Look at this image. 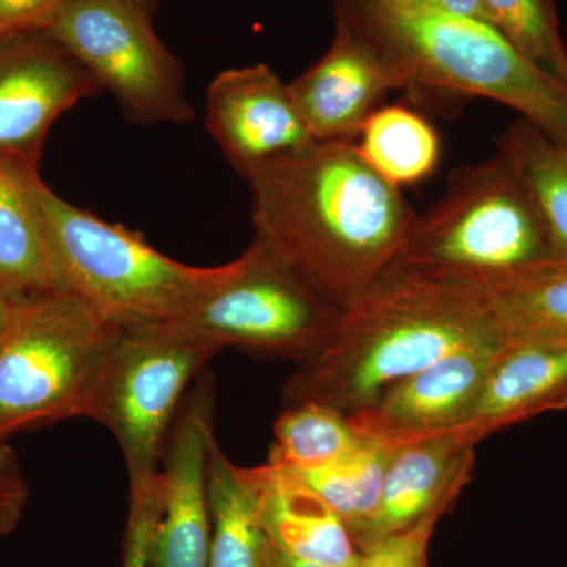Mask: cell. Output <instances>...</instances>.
<instances>
[{"mask_svg": "<svg viewBox=\"0 0 567 567\" xmlns=\"http://www.w3.org/2000/svg\"><path fill=\"white\" fill-rule=\"evenodd\" d=\"M246 181L256 240L341 311L390 268L417 218L353 141H316Z\"/></svg>", "mask_w": 567, "mask_h": 567, "instance_id": "6da1fadb", "label": "cell"}, {"mask_svg": "<svg viewBox=\"0 0 567 567\" xmlns=\"http://www.w3.org/2000/svg\"><path fill=\"white\" fill-rule=\"evenodd\" d=\"M503 333L472 284L390 267L284 385L287 405L350 416L445 354Z\"/></svg>", "mask_w": 567, "mask_h": 567, "instance_id": "7a4b0ae2", "label": "cell"}, {"mask_svg": "<svg viewBox=\"0 0 567 567\" xmlns=\"http://www.w3.org/2000/svg\"><path fill=\"white\" fill-rule=\"evenodd\" d=\"M352 29L410 85L483 96L567 142V84L525 59L494 25L409 0H334Z\"/></svg>", "mask_w": 567, "mask_h": 567, "instance_id": "3957f363", "label": "cell"}, {"mask_svg": "<svg viewBox=\"0 0 567 567\" xmlns=\"http://www.w3.org/2000/svg\"><path fill=\"white\" fill-rule=\"evenodd\" d=\"M54 289L78 295L121 324H162L189 315L233 270L192 267L141 234L74 207L39 183Z\"/></svg>", "mask_w": 567, "mask_h": 567, "instance_id": "277c9868", "label": "cell"}, {"mask_svg": "<svg viewBox=\"0 0 567 567\" xmlns=\"http://www.w3.org/2000/svg\"><path fill=\"white\" fill-rule=\"evenodd\" d=\"M121 327L65 290L22 301L0 338V432L87 417Z\"/></svg>", "mask_w": 567, "mask_h": 567, "instance_id": "5b68a950", "label": "cell"}, {"mask_svg": "<svg viewBox=\"0 0 567 567\" xmlns=\"http://www.w3.org/2000/svg\"><path fill=\"white\" fill-rule=\"evenodd\" d=\"M554 257L532 196L498 153L451 175L445 194L417 215L390 267L470 278Z\"/></svg>", "mask_w": 567, "mask_h": 567, "instance_id": "8992f818", "label": "cell"}, {"mask_svg": "<svg viewBox=\"0 0 567 567\" xmlns=\"http://www.w3.org/2000/svg\"><path fill=\"white\" fill-rule=\"evenodd\" d=\"M341 315L254 238L221 286L174 322L173 333L219 352L234 347L260 358L306 360Z\"/></svg>", "mask_w": 567, "mask_h": 567, "instance_id": "52a82bcc", "label": "cell"}, {"mask_svg": "<svg viewBox=\"0 0 567 567\" xmlns=\"http://www.w3.org/2000/svg\"><path fill=\"white\" fill-rule=\"evenodd\" d=\"M216 353L163 324H122L87 417L117 440L130 488L158 475L156 466L182 395Z\"/></svg>", "mask_w": 567, "mask_h": 567, "instance_id": "ba28073f", "label": "cell"}, {"mask_svg": "<svg viewBox=\"0 0 567 567\" xmlns=\"http://www.w3.org/2000/svg\"><path fill=\"white\" fill-rule=\"evenodd\" d=\"M47 31L115 96L128 121H193L181 62L156 35L147 10L128 0H69Z\"/></svg>", "mask_w": 567, "mask_h": 567, "instance_id": "9c48e42d", "label": "cell"}, {"mask_svg": "<svg viewBox=\"0 0 567 567\" xmlns=\"http://www.w3.org/2000/svg\"><path fill=\"white\" fill-rule=\"evenodd\" d=\"M100 92L47 29L0 35V155L39 162L52 123Z\"/></svg>", "mask_w": 567, "mask_h": 567, "instance_id": "30bf717a", "label": "cell"}, {"mask_svg": "<svg viewBox=\"0 0 567 567\" xmlns=\"http://www.w3.org/2000/svg\"><path fill=\"white\" fill-rule=\"evenodd\" d=\"M502 341L499 333L445 354L395 383L350 420L361 434L395 446L458 431L475 410Z\"/></svg>", "mask_w": 567, "mask_h": 567, "instance_id": "8fae6325", "label": "cell"}, {"mask_svg": "<svg viewBox=\"0 0 567 567\" xmlns=\"http://www.w3.org/2000/svg\"><path fill=\"white\" fill-rule=\"evenodd\" d=\"M205 126L244 178L256 167L316 142L289 85L265 63L226 70L212 81Z\"/></svg>", "mask_w": 567, "mask_h": 567, "instance_id": "7c38bea8", "label": "cell"}, {"mask_svg": "<svg viewBox=\"0 0 567 567\" xmlns=\"http://www.w3.org/2000/svg\"><path fill=\"white\" fill-rule=\"evenodd\" d=\"M210 380L194 390L167 440L163 513L151 567H208V458L215 443Z\"/></svg>", "mask_w": 567, "mask_h": 567, "instance_id": "4fadbf2b", "label": "cell"}, {"mask_svg": "<svg viewBox=\"0 0 567 567\" xmlns=\"http://www.w3.org/2000/svg\"><path fill=\"white\" fill-rule=\"evenodd\" d=\"M287 85L316 141H353L388 93L405 82L368 41L336 22L328 51Z\"/></svg>", "mask_w": 567, "mask_h": 567, "instance_id": "5bb4252c", "label": "cell"}, {"mask_svg": "<svg viewBox=\"0 0 567 567\" xmlns=\"http://www.w3.org/2000/svg\"><path fill=\"white\" fill-rule=\"evenodd\" d=\"M567 409V336L503 333L475 410L454 434L473 445L495 432Z\"/></svg>", "mask_w": 567, "mask_h": 567, "instance_id": "9a60e30c", "label": "cell"}, {"mask_svg": "<svg viewBox=\"0 0 567 567\" xmlns=\"http://www.w3.org/2000/svg\"><path fill=\"white\" fill-rule=\"evenodd\" d=\"M475 447L454 432L399 446L388 465L374 516L358 537V548L364 551L432 514H446L472 476Z\"/></svg>", "mask_w": 567, "mask_h": 567, "instance_id": "2e32d148", "label": "cell"}, {"mask_svg": "<svg viewBox=\"0 0 567 567\" xmlns=\"http://www.w3.org/2000/svg\"><path fill=\"white\" fill-rule=\"evenodd\" d=\"M254 473L260 517L279 554L328 566L361 561L350 529L300 476L268 464L254 466Z\"/></svg>", "mask_w": 567, "mask_h": 567, "instance_id": "e0dca14e", "label": "cell"}, {"mask_svg": "<svg viewBox=\"0 0 567 567\" xmlns=\"http://www.w3.org/2000/svg\"><path fill=\"white\" fill-rule=\"evenodd\" d=\"M39 162L0 155V282L20 300L54 290Z\"/></svg>", "mask_w": 567, "mask_h": 567, "instance_id": "ac0fdd59", "label": "cell"}, {"mask_svg": "<svg viewBox=\"0 0 567 567\" xmlns=\"http://www.w3.org/2000/svg\"><path fill=\"white\" fill-rule=\"evenodd\" d=\"M207 491L208 567H276L278 550L260 517V492L254 466L235 465L218 443H213Z\"/></svg>", "mask_w": 567, "mask_h": 567, "instance_id": "d6986e66", "label": "cell"}, {"mask_svg": "<svg viewBox=\"0 0 567 567\" xmlns=\"http://www.w3.org/2000/svg\"><path fill=\"white\" fill-rule=\"evenodd\" d=\"M454 279L475 287L503 333L567 336V260Z\"/></svg>", "mask_w": 567, "mask_h": 567, "instance_id": "ffe728a7", "label": "cell"}, {"mask_svg": "<svg viewBox=\"0 0 567 567\" xmlns=\"http://www.w3.org/2000/svg\"><path fill=\"white\" fill-rule=\"evenodd\" d=\"M358 137L354 145L361 158L399 188L431 177L442 158V141L434 126L401 104L372 112Z\"/></svg>", "mask_w": 567, "mask_h": 567, "instance_id": "44dd1931", "label": "cell"}, {"mask_svg": "<svg viewBox=\"0 0 567 567\" xmlns=\"http://www.w3.org/2000/svg\"><path fill=\"white\" fill-rule=\"evenodd\" d=\"M499 153L532 196L555 259L567 260V142L522 118L507 130Z\"/></svg>", "mask_w": 567, "mask_h": 567, "instance_id": "7402d4cb", "label": "cell"}, {"mask_svg": "<svg viewBox=\"0 0 567 567\" xmlns=\"http://www.w3.org/2000/svg\"><path fill=\"white\" fill-rule=\"evenodd\" d=\"M398 447L379 436L364 435L357 450L333 464L293 473L341 517L357 543L374 516L388 465Z\"/></svg>", "mask_w": 567, "mask_h": 567, "instance_id": "603a6c76", "label": "cell"}, {"mask_svg": "<svg viewBox=\"0 0 567 567\" xmlns=\"http://www.w3.org/2000/svg\"><path fill=\"white\" fill-rule=\"evenodd\" d=\"M363 440L350 416L331 406L287 405L276 421L267 464L289 472L322 468L352 453Z\"/></svg>", "mask_w": 567, "mask_h": 567, "instance_id": "cb8c5ba5", "label": "cell"}, {"mask_svg": "<svg viewBox=\"0 0 567 567\" xmlns=\"http://www.w3.org/2000/svg\"><path fill=\"white\" fill-rule=\"evenodd\" d=\"M487 20L525 59L567 84V48L554 0H483Z\"/></svg>", "mask_w": 567, "mask_h": 567, "instance_id": "d4e9b609", "label": "cell"}, {"mask_svg": "<svg viewBox=\"0 0 567 567\" xmlns=\"http://www.w3.org/2000/svg\"><path fill=\"white\" fill-rule=\"evenodd\" d=\"M163 513V480L130 488V513L123 544V567H151L153 540Z\"/></svg>", "mask_w": 567, "mask_h": 567, "instance_id": "484cf974", "label": "cell"}, {"mask_svg": "<svg viewBox=\"0 0 567 567\" xmlns=\"http://www.w3.org/2000/svg\"><path fill=\"white\" fill-rule=\"evenodd\" d=\"M443 516L432 514L404 532L377 540L363 551L360 567H427L429 544Z\"/></svg>", "mask_w": 567, "mask_h": 567, "instance_id": "4316f807", "label": "cell"}, {"mask_svg": "<svg viewBox=\"0 0 567 567\" xmlns=\"http://www.w3.org/2000/svg\"><path fill=\"white\" fill-rule=\"evenodd\" d=\"M69 0H0V35L47 29Z\"/></svg>", "mask_w": 567, "mask_h": 567, "instance_id": "83f0119b", "label": "cell"}, {"mask_svg": "<svg viewBox=\"0 0 567 567\" xmlns=\"http://www.w3.org/2000/svg\"><path fill=\"white\" fill-rule=\"evenodd\" d=\"M28 498V484L10 451L0 457V537L9 535L20 524Z\"/></svg>", "mask_w": 567, "mask_h": 567, "instance_id": "f1b7e54d", "label": "cell"}, {"mask_svg": "<svg viewBox=\"0 0 567 567\" xmlns=\"http://www.w3.org/2000/svg\"><path fill=\"white\" fill-rule=\"evenodd\" d=\"M409 2L488 22L483 0H409Z\"/></svg>", "mask_w": 567, "mask_h": 567, "instance_id": "f546056e", "label": "cell"}, {"mask_svg": "<svg viewBox=\"0 0 567 567\" xmlns=\"http://www.w3.org/2000/svg\"><path fill=\"white\" fill-rule=\"evenodd\" d=\"M21 303L22 300L14 297V295L0 282V338L6 333L7 328L10 327L11 320H13Z\"/></svg>", "mask_w": 567, "mask_h": 567, "instance_id": "4dcf8cb0", "label": "cell"}, {"mask_svg": "<svg viewBox=\"0 0 567 567\" xmlns=\"http://www.w3.org/2000/svg\"><path fill=\"white\" fill-rule=\"evenodd\" d=\"M360 563H358V565L349 566L319 565V563L303 561V559H295L292 557H287V555L279 554V551L278 558H276V567H360Z\"/></svg>", "mask_w": 567, "mask_h": 567, "instance_id": "1f68e13d", "label": "cell"}, {"mask_svg": "<svg viewBox=\"0 0 567 567\" xmlns=\"http://www.w3.org/2000/svg\"><path fill=\"white\" fill-rule=\"evenodd\" d=\"M7 440L9 439L0 432V457L6 456V454H9L11 451L10 446L7 445Z\"/></svg>", "mask_w": 567, "mask_h": 567, "instance_id": "d6a6232c", "label": "cell"}, {"mask_svg": "<svg viewBox=\"0 0 567 567\" xmlns=\"http://www.w3.org/2000/svg\"><path fill=\"white\" fill-rule=\"evenodd\" d=\"M128 2L134 3V6L141 7V9L151 11L152 0H128Z\"/></svg>", "mask_w": 567, "mask_h": 567, "instance_id": "836d02e7", "label": "cell"}]
</instances>
